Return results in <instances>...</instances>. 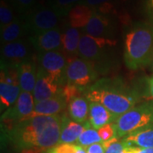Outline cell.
<instances>
[{
  "label": "cell",
  "mask_w": 153,
  "mask_h": 153,
  "mask_svg": "<svg viewBox=\"0 0 153 153\" xmlns=\"http://www.w3.org/2000/svg\"><path fill=\"white\" fill-rule=\"evenodd\" d=\"M84 96L90 102H97L118 118L134 107L140 94L120 79L102 78L84 90Z\"/></svg>",
  "instance_id": "2"
},
{
  "label": "cell",
  "mask_w": 153,
  "mask_h": 153,
  "mask_svg": "<svg viewBox=\"0 0 153 153\" xmlns=\"http://www.w3.org/2000/svg\"><path fill=\"white\" fill-rule=\"evenodd\" d=\"M79 146L75 144H60L49 148L44 153H76Z\"/></svg>",
  "instance_id": "30"
},
{
  "label": "cell",
  "mask_w": 153,
  "mask_h": 153,
  "mask_svg": "<svg viewBox=\"0 0 153 153\" xmlns=\"http://www.w3.org/2000/svg\"><path fill=\"white\" fill-rule=\"evenodd\" d=\"M62 114L38 116L20 121L7 128V139L19 152H44L58 145Z\"/></svg>",
  "instance_id": "1"
},
{
  "label": "cell",
  "mask_w": 153,
  "mask_h": 153,
  "mask_svg": "<svg viewBox=\"0 0 153 153\" xmlns=\"http://www.w3.org/2000/svg\"><path fill=\"white\" fill-rule=\"evenodd\" d=\"M147 8L149 12L153 16V0H147Z\"/></svg>",
  "instance_id": "36"
},
{
  "label": "cell",
  "mask_w": 153,
  "mask_h": 153,
  "mask_svg": "<svg viewBox=\"0 0 153 153\" xmlns=\"http://www.w3.org/2000/svg\"><path fill=\"white\" fill-rule=\"evenodd\" d=\"M151 66H152V69L153 70V60H152V63H151Z\"/></svg>",
  "instance_id": "39"
},
{
  "label": "cell",
  "mask_w": 153,
  "mask_h": 153,
  "mask_svg": "<svg viewBox=\"0 0 153 153\" xmlns=\"http://www.w3.org/2000/svg\"><path fill=\"white\" fill-rule=\"evenodd\" d=\"M85 150H86L87 153H105V149L103 146V142L93 144L89 146L85 147Z\"/></svg>",
  "instance_id": "32"
},
{
  "label": "cell",
  "mask_w": 153,
  "mask_h": 153,
  "mask_svg": "<svg viewBox=\"0 0 153 153\" xmlns=\"http://www.w3.org/2000/svg\"><path fill=\"white\" fill-rule=\"evenodd\" d=\"M90 101L85 96H77L68 104V115L76 123H85L88 119Z\"/></svg>",
  "instance_id": "23"
},
{
  "label": "cell",
  "mask_w": 153,
  "mask_h": 153,
  "mask_svg": "<svg viewBox=\"0 0 153 153\" xmlns=\"http://www.w3.org/2000/svg\"><path fill=\"white\" fill-rule=\"evenodd\" d=\"M84 88L77 87L72 84H65V86L62 88L61 94L65 97L67 103L69 104L73 99L77 96H80L82 92H84Z\"/></svg>",
  "instance_id": "29"
},
{
  "label": "cell",
  "mask_w": 153,
  "mask_h": 153,
  "mask_svg": "<svg viewBox=\"0 0 153 153\" xmlns=\"http://www.w3.org/2000/svg\"><path fill=\"white\" fill-rule=\"evenodd\" d=\"M115 26L113 21L108 15L101 14L95 10L82 32L95 38L112 39L114 36Z\"/></svg>",
  "instance_id": "14"
},
{
  "label": "cell",
  "mask_w": 153,
  "mask_h": 153,
  "mask_svg": "<svg viewBox=\"0 0 153 153\" xmlns=\"http://www.w3.org/2000/svg\"><path fill=\"white\" fill-rule=\"evenodd\" d=\"M102 142H103V140L100 136L98 130L94 128L93 127H90V128H86L82 132V134L78 138L75 145L85 148L93 145V144Z\"/></svg>",
  "instance_id": "24"
},
{
  "label": "cell",
  "mask_w": 153,
  "mask_h": 153,
  "mask_svg": "<svg viewBox=\"0 0 153 153\" xmlns=\"http://www.w3.org/2000/svg\"><path fill=\"white\" fill-rule=\"evenodd\" d=\"M38 62L31 60L17 66V73L22 91L33 93L37 82Z\"/></svg>",
  "instance_id": "18"
},
{
  "label": "cell",
  "mask_w": 153,
  "mask_h": 153,
  "mask_svg": "<svg viewBox=\"0 0 153 153\" xmlns=\"http://www.w3.org/2000/svg\"><path fill=\"white\" fill-rule=\"evenodd\" d=\"M35 101L33 93L22 91L16 102L1 115L2 125L7 128L27 118L34 109Z\"/></svg>",
  "instance_id": "9"
},
{
  "label": "cell",
  "mask_w": 153,
  "mask_h": 153,
  "mask_svg": "<svg viewBox=\"0 0 153 153\" xmlns=\"http://www.w3.org/2000/svg\"><path fill=\"white\" fill-rule=\"evenodd\" d=\"M117 44L116 40L109 38H95L82 32L79 43V57L93 63L99 70V65L101 66L108 59L110 51Z\"/></svg>",
  "instance_id": "5"
},
{
  "label": "cell",
  "mask_w": 153,
  "mask_h": 153,
  "mask_svg": "<svg viewBox=\"0 0 153 153\" xmlns=\"http://www.w3.org/2000/svg\"><path fill=\"white\" fill-rule=\"evenodd\" d=\"M98 133L103 142L117 137V128L115 123L103 126L102 128L98 129Z\"/></svg>",
  "instance_id": "31"
},
{
  "label": "cell",
  "mask_w": 153,
  "mask_h": 153,
  "mask_svg": "<svg viewBox=\"0 0 153 153\" xmlns=\"http://www.w3.org/2000/svg\"><path fill=\"white\" fill-rule=\"evenodd\" d=\"M123 60L130 70L151 65L153 60V26L136 22L124 33Z\"/></svg>",
  "instance_id": "3"
},
{
  "label": "cell",
  "mask_w": 153,
  "mask_h": 153,
  "mask_svg": "<svg viewBox=\"0 0 153 153\" xmlns=\"http://www.w3.org/2000/svg\"><path fill=\"white\" fill-rule=\"evenodd\" d=\"M82 34V29L71 27L69 25L62 31L61 51L66 55L68 61L79 57L78 48Z\"/></svg>",
  "instance_id": "17"
},
{
  "label": "cell",
  "mask_w": 153,
  "mask_h": 153,
  "mask_svg": "<svg viewBox=\"0 0 153 153\" xmlns=\"http://www.w3.org/2000/svg\"><path fill=\"white\" fill-rule=\"evenodd\" d=\"M48 1H49V2H52L53 0H48Z\"/></svg>",
  "instance_id": "40"
},
{
  "label": "cell",
  "mask_w": 153,
  "mask_h": 153,
  "mask_svg": "<svg viewBox=\"0 0 153 153\" xmlns=\"http://www.w3.org/2000/svg\"><path fill=\"white\" fill-rule=\"evenodd\" d=\"M100 71L93 63L80 57L68 61L65 71V83L86 89L97 80Z\"/></svg>",
  "instance_id": "6"
},
{
  "label": "cell",
  "mask_w": 153,
  "mask_h": 153,
  "mask_svg": "<svg viewBox=\"0 0 153 153\" xmlns=\"http://www.w3.org/2000/svg\"><path fill=\"white\" fill-rule=\"evenodd\" d=\"M19 15H16L14 8L6 1L1 0L0 4V28L3 29L14 22Z\"/></svg>",
  "instance_id": "25"
},
{
  "label": "cell",
  "mask_w": 153,
  "mask_h": 153,
  "mask_svg": "<svg viewBox=\"0 0 153 153\" xmlns=\"http://www.w3.org/2000/svg\"><path fill=\"white\" fill-rule=\"evenodd\" d=\"M112 1L113 0H83L82 2L84 4H86L87 5L90 6L96 10L103 4H108V3H112Z\"/></svg>",
  "instance_id": "33"
},
{
  "label": "cell",
  "mask_w": 153,
  "mask_h": 153,
  "mask_svg": "<svg viewBox=\"0 0 153 153\" xmlns=\"http://www.w3.org/2000/svg\"><path fill=\"white\" fill-rule=\"evenodd\" d=\"M123 141L126 146L153 148V124L128 134L123 138Z\"/></svg>",
  "instance_id": "22"
},
{
  "label": "cell",
  "mask_w": 153,
  "mask_h": 153,
  "mask_svg": "<svg viewBox=\"0 0 153 153\" xmlns=\"http://www.w3.org/2000/svg\"><path fill=\"white\" fill-rule=\"evenodd\" d=\"M24 17L30 35L55 29L63 18L51 6H37Z\"/></svg>",
  "instance_id": "8"
},
{
  "label": "cell",
  "mask_w": 153,
  "mask_h": 153,
  "mask_svg": "<svg viewBox=\"0 0 153 153\" xmlns=\"http://www.w3.org/2000/svg\"><path fill=\"white\" fill-rule=\"evenodd\" d=\"M105 152V153H124L126 148L125 143L122 140H119V138L114 137L107 141L103 142Z\"/></svg>",
  "instance_id": "28"
},
{
  "label": "cell",
  "mask_w": 153,
  "mask_h": 153,
  "mask_svg": "<svg viewBox=\"0 0 153 153\" xmlns=\"http://www.w3.org/2000/svg\"><path fill=\"white\" fill-rule=\"evenodd\" d=\"M22 92L17 73V66L1 62L0 105L1 111H5L16 102Z\"/></svg>",
  "instance_id": "7"
},
{
  "label": "cell",
  "mask_w": 153,
  "mask_h": 153,
  "mask_svg": "<svg viewBox=\"0 0 153 153\" xmlns=\"http://www.w3.org/2000/svg\"><path fill=\"white\" fill-rule=\"evenodd\" d=\"M16 10L17 15L26 16L37 7L38 0H6Z\"/></svg>",
  "instance_id": "26"
},
{
  "label": "cell",
  "mask_w": 153,
  "mask_h": 153,
  "mask_svg": "<svg viewBox=\"0 0 153 153\" xmlns=\"http://www.w3.org/2000/svg\"><path fill=\"white\" fill-rule=\"evenodd\" d=\"M27 33L28 29L25 17L18 16L12 23L1 29V43L4 44L22 39V37Z\"/></svg>",
  "instance_id": "21"
},
{
  "label": "cell",
  "mask_w": 153,
  "mask_h": 153,
  "mask_svg": "<svg viewBox=\"0 0 153 153\" xmlns=\"http://www.w3.org/2000/svg\"><path fill=\"white\" fill-rule=\"evenodd\" d=\"M148 84V90L149 93L151 94V96L153 98V76H152L151 78H149L147 80Z\"/></svg>",
  "instance_id": "35"
},
{
  "label": "cell",
  "mask_w": 153,
  "mask_h": 153,
  "mask_svg": "<svg viewBox=\"0 0 153 153\" xmlns=\"http://www.w3.org/2000/svg\"><path fill=\"white\" fill-rule=\"evenodd\" d=\"M29 42L38 53L61 50L62 30L56 27L46 32L30 35Z\"/></svg>",
  "instance_id": "13"
},
{
  "label": "cell",
  "mask_w": 153,
  "mask_h": 153,
  "mask_svg": "<svg viewBox=\"0 0 153 153\" xmlns=\"http://www.w3.org/2000/svg\"><path fill=\"white\" fill-rule=\"evenodd\" d=\"M30 42L23 39L4 44L1 49V62L17 66L23 62L33 60Z\"/></svg>",
  "instance_id": "12"
},
{
  "label": "cell",
  "mask_w": 153,
  "mask_h": 153,
  "mask_svg": "<svg viewBox=\"0 0 153 153\" xmlns=\"http://www.w3.org/2000/svg\"><path fill=\"white\" fill-rule=\"evenodd\" d=\"M124 153H134L131 146H126L125 150H124Z\"/></svg>",
  "instance_id": "37"
},
{
  "label": "cell",
  "mask_w": 153,
  "mask_h": 153,
  "mask_svg": "<svg viewBox=\"0 0 153 153\" xmlns=\"http://www.w3.org/2000/svg\"><path fill=\"white\" fill-rule=\"evenodd\" d=\"M95 9L87 5L83 2L76 4L68 14V25L74 28L83 29L93 16Z\"/></svg>",
  "instance_id": "20"
},
{
  "label": "cell",
  "mask_w": 153,
  "mask_h": 153,
  "mask_svg": "<svg viewBox=\"0 0 153 153\" xmlns=\"http://www.w3.org/2000/svg\"><path fill=\"white\" fill-rule=\"evenodd\" d=\"M76 153H87V152H86V150H85V148L82 147V146H79L78 150H77V152Z\"/></svg>",
  "instance_id": "38"
},
{
  "label": "cell",
  "mask_w": 153,
  "mask_h": 153,
  "mask_svg": "<svg viewBox=\"0 0 153 153\" xmlns=\"http://www.w3.org/2000/svg\"><path fill=\"white\" fill-rule=\"evenodd\" d=\"M134 153H153V148H141L131 146Z\"/></svg>",
  "instance_id": "34"
},
{
  "label": "cell",
  "mask_w": 153,
  "mask_h": 153,
  "mask_svg": "<svg viewBox=\"0 0 153 153\" xmlns=\"http://www.w3.org/2000/svg\"><path fill=\"white\" fill-rule=\"evenodd\" d=\"M65 82L38 67L37 82L33 94L35 103L52 98L61 93Z\"/></svg>",
  "instance_id": "10"
},
{
  "label": "cell",
  "mask_w": 153,
  "mask_h": 153,
  "mask_svg": "<svg viewBox=\"0 0 153 153\" xmlns=\"http://www.w3.org/2000/svg\"><path fill=\"white\" fill-rule=\"evenodd\" d=\"M117 137L124 138L133 132L153 124V101L135 105L122 115L115 123Z\"/></svg>",
  "instance_id": "4"
},
{
  "label": "cell",
  "mask_w": 153,
  "mask_h": 153,
  "mask_svg": "<svg viewBox=\"0 0 153 153\" xmlns=\"http://www.w3.org/2000/svg\"><path fill=\"white\" fill-rule=\"evenodd\" d=\"M88 120L94 128L98 130L106 124L116 123L117 117L109 110L106 109L103 105L97 102H90Z\"/></svg>",
  "instance_id": "19"
},
{
  "label": "cell",
  "mask_w": 153,
  "mask_h": 153,
  "mask_svg": "<svg viewBox=\"0 0 153 153\" xmlns=\"http://www.w3.org/2000/svg\"><path fill=\"white\" fill-rule=\"evenodd\" d=\"M88 120L85 123H76L73 121L69 115L66 113L62 114V122H61V132L58 145L60 144H75L78 138L88 128H90Z\"/></svg>",
  "instance_id": "15"
},
{
  "label": "cell",
  "mask_w": 153,
  "mask_h": 153,
  "mask_svg": "<svg viewBox=\"0 0 153 153\" xmlns=\"http://www.w3.org/2000/svg\"><path fill=\"white\" fill-rule=\"evenodd\" d=\"M37 62L39 68L65 82L64 76L68 60L61 50L38 53Z\"/></svg>",
  "instance_id": "11"
},
{
  "label": "cell",
  "mask_w": 153,
  "mask_h": 153,
  "mask_svg": "<svg viewBox=\"0 0 153 153\" xmlns=\"http://www.w3.org/2000/svg\"><path fill=\"white\" fill-rule=\"evenodd\" d=\"M82 1L83 0H53L50 2V6L64 17L68 16L70 10L74 6L82 3Z\"/></svg>",
  "instance_id": "27"
},
{
  "label": "cell",
  "mask_w": 153,
  "mask_h": 153,
  "mask_svg": "<svg viewBox=\"0 0 153 153\" xmlns=\"http://www.w3.org/2000/svg\"><path fill=\"white\" fill-rule=\"evenodd\" d=\"M68 103L66 100V99L62 95V94L60 93V94L54 96L52 98L35 103L33 111L27 118L38 117V116L60 115V113L64 111Z\"/></svg>",
  "instance_id": "16"
}]
</instances>
